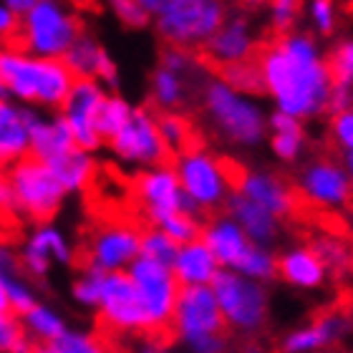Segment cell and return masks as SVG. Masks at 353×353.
<instances>
[{"instance_id":"6da1fadb","label":"cell","mask_w":353,"mask_h":353,"mask_svg":"<svg viewBox=\"0 0 353 353\" xmlns=\"http://www.w3.org/2000/svg\"><path fill=\"white\" fill-rule=\"evenodd\" d=\"M263 94L275 111L298 121L328 114L333 79L321 38L308 30H290L275 36L258 53Z\"/></svg>"},{"instance_id":"7a4b0ae2","label":"cell","mask_w":353,"mask_h":353,"mask_svg":"<svg viewBox=\"0 0 353 353\" xmlns=\"http://www.w3.org/2000/svg\"><path fill=\"white\" fill-rule=\"evenodd\" d=\"M199 106L210 132L232 149H258L268 141V111L258 96L240 94L222 81L220 74L207 76L199 88Z\"/></svg>"},{"instance_id":"3957f363","label":"cell","mask_w":353,"mask_h":353,"mask_svg":"<svg viewBox=\"0 0 353 353\" xmlns=\"http://www.w3.org/2000/svg\"><path fill=\"white\" fill-rule=\"evenodd\" d=\"M0 76L8 99L36 111H61L76 79L63 61L38 59L21 46L0 48Z\"/></svg>"},{"instance_id":"277c9868","label":"cell","mask_w":353,"mask_h":353,"mask_svg":"<svg viewBox=\"0 0 353 353\" xmlns=\"http://www.w3.org/2000/svg\"><path fill=\"white\" fill-rule=\"evenodd\" d=\"M172 167L176 172L187 205L199 217L225 212L230 194L235 192L237 167L202 144H192L190 149L179 152Z\"/></svg>"},{"instance_id":"5b68a950","label":"cell","mask_w":353,"mask_h":353,"mask_svg":"<svg viewBox=\"0 0 353 353\" xmlns=\"http://www.w3.org/2000/svg\"><path fill=\"white\" fill-rule=\"evenodd\" d=\"M170 336L187 353H228L230 331L212 288H182Z\"/></svg>"},{"instance_id":"8992f818","label":"cell","mask_w":353,"mask_h":353,"mask_svg":"<svg viewBox=\"0 0 353 353\" xmlns=\"http://www.w3.org/2000/svg\"><path fill=\"white\" fill-rule=\"evenodd\" d=\"M81 33V13L71 0H38L28 13L21 15V33L15 46L38 59L61 61Z\"/></svg>"},{"instance_id":"52a82bcc","label":"cell","mask_w":353,"mask_h":353,"mask_svg":"<svg viewBox=\"0 0 353 353\" xmlns=\"http://www.w3.org/2000/svg\"><path fill=\"white\" fill-rule=\"evenodd\" d=\"M8 192H10V212L30 225L53 222L61 212L68 192L53 174L48 164L26 157L6 172Z\"/></svg>"},{"instance_id":"ba28073f","label":"cell","mask_w":353,"mask_h":353,"mask_svg":"<svg viewBox=\"0 0 353 353\" xmlns=\"http://www.w3.org/2000/svg\"><path fill=\"white\" fill-rule=\"evenodd\" d=\"M228 15V0H167L152 26L167 46L202 51Z\"/></svg>"},{"instance_id":"9c48e42d","label":"cell","mask_w":353,"mask_h":353,"mask_svg":"<svg viewBox=\"0 0 353 353\" xmlns=\"http://www.w3.org/2000/svg\"><path fill=\"white\" fill-rule=\"evenodd\" d=\"M225 325L232 336L258 339L270 321V290L268 285L232 270H222L212 283Z\"/></svg>"},{"instance_id":"30bf717a","label":"cell","mask_w":353,"mask_h":353,"mask_svg":"<svg viewBox=\"0 0 353 353\" xmlns=\"http://www.w3.org/2000/svg\"><path fill=\"white\" fill-rule=\"evenodd\" d=\"M132 285L139 293V301L144 305L149 321V331H152V341H159L170 333L172 316L176 308V298H179V280L172 272V265L157 263L149 258H137V263L126 270Z\"/></svg>"},{"instance_id":"8fae6325","label":"cell","mask_w":353,"mask_h":353,"mask_svg":"<svg viewBox=\"0 0 353 353\" xmlns=\"http://www.w3.org/2000/svg\"><path fill=\"white\" fill-rule=\"evenodd\" d=\"M106 147L121 167L134 170L137 174L152 167L170 164L172 157L157 126V111L149 106H134L132 119L114 139L106 141Z\"/></svg>"},{"instance_id":"7c38bea8","label":"cell","mask_w":353,"mask_h":353,"mask_svg":"<svg viewBox=\"0 0 353 353\" xmlns=\"http://www.w3.org/2000/svg\"><path fill=\"white\" fill-rule=\"evenodd\" d=\"M293 187L301 205L321 212H341L353 205V179L346 167L331 157L308 159L295 174Z\"/></svg>"},{"instance_id":"4fadbf2b","label":"cell","mask_w":353,"mask_h":353,"mask_svg":"<svg viewBox=\"0 0 353 353\" xmlns=\"http://www.w3.org/2000/svg\"><path fill=\"white\" fill-rule=\"evenodd\" d=\"M96 318L111 336H132V339H152L144 305L137 288L126 272H114L103 280V293L96 308Z\"/></svg>"},{"instance_id":"5bb4252c","label":"cell","mask_w":353,"mask_h":353,"mask_svg":"<svg viewBox=\"0 0 353 353\" xmlns=\"http://www.w3.org/2000/svg\"><path fill=\"white\" fill-rule=\"evenodd\" d=\"M353 339V313L348 308H325L298 323L278 341V353H336Z\"/></svg>"},{"instance_id":"9a60e30c","label":"cell","mask_w":353,"mask_h":353,"mask_svg":"<svg viewBox=\"0 0 353 353\" xmlns=\"http://www.w3.org/2000/svg\"><path fill=\"white\" fill-rule=\"evenodd\" d=\"M141 232L132 222H103L88 235L86 248H83V265L114 275V272H126L141 255Z\"/></svg>"},{"instance_id":"2e32d148","label":"cell","mask_w":353,"mask_h":353,"mask_svg":"<svg viewBox=\"0 0 353 353\" xmlns=\"http://www.w3.org/2000/svg\"><path fill=\"white\" fill-rule=\"evenodd\" d=\"M74 260V243L56 222L33 225L23 237L21 248H18V268L30 280L48 278L53 265H71Z\"/></svg>"},{"instance_id":"e0dca14e","label":"cell","mask_w":353,"mask_h":353,"mask_svg":"<svg viewBox=\"0 0 353 353\" xmlns=\"http://www.w3.org/2000/svg\"><path fill=\"white\" fill-rule=\"evenodd\" d=\"M134 197H137V207L144 214V220L149 222V228H157L159 222H164L176 212H184V210L194 212L184 199L172 164L139 172L134 176Z\"/></svg>"},{"instance_id":"ac0fdd59","label":"cell","mask_w":353,"mask_h":353,"mask_svg":"<svg viewBox=\"0 0 353 353\" xmlns=\"http://www.w3.org/2000/svg\"><path fill=\"white\" fill-rule=\"evenodd\" d=\"M106 96H109V88L103 83L79 79L59 111L74 137L76 147L86 149L91 154L103 147V139L99 134V111H101Z\"/></svg>"},{"instance_id":"d6986e66","label":"cell","mask_w":353,"mask_h":353,"mask_svg":"<svg viewBox=\"0 0 353 353\" xmlns=\"http://www.w3.org/2000/svg\"><path fill=\"white\" fill-rule=\"evenodd\" d=\"M235 192L255 202L258 207H263V210H268L270 214H275L283 222L290 220L298 212V205H301L293 182L280 172L263 170V167L237 170Z\"/></svg>"},{"instance_id":"ffe728a7","label":"cell","mask_w":353,"mask_h":353,"mask_svg":"<svg viewBox=\"0 0 353 353\" xmlns=\"http://www.w3.org/2000/svg\"><path fill=\"white\" fill-rule=\"evenodd\" d=\"M260 48V30L255 28V23L248 15H228V21L217 28L202 51L210 66L225 71L245 61H255Z\"/></svg>"},{"instance_id":"44dd1931","label":"cell","mask_w":353,"mask_h":353,"mask_svg":"<svg viewBox=\"0 0 353 353\" xmlns=\"http://www.w3.org/2000/svg\"><path fill=\"white\" fill-rule=\"evenodd\" d=\"M199 240L212 250L222 270L232 272H240V268L250 258L252 248H255V243L245 235V230L228 212H217L212 217H207Z\"/></svg>"},{"instance_id":"7402d4cb","label":"cell","mask_w":353,"mask_h":353,"mask_svg":"<svg viewBox=\"0 0 353 353\" xmlns=\"http://www.w3.org/2000/svg\"><path fill=\"white\" fill-rule=\"evenodd\" d=\"M66 68L74 74V79H86V81H99L106 88L117 86L119 83V66L117 61L111 59V53L106 51V46L94 36L83 30L81 36L76 38V43L68 48V53L63 56Z\"/></svg>"},{"instance_id":"603a6c76","label":"cell","mask_w":353,"mask_h":353,"mask_svg":"<svg viewBox=\"0 0 353 353\" xmlns=\"http://www.w3.org/2000/svg\"><path fill=\"white\" fill-rule=\"evenodd\" d=\"M33 111L36 109H28L13 99L0 101V170L3 172L30 157Z\"/></svg>"},{"instance_id":"cb8c5ba5","label":"cell","mask_w":353,"mask_h":353,"mask_svg":"<svg viewBox=\"0 0 353 353\" xmlns=\"http://www.w3.org/2000/svg\"><path fill=\"white\" fill-rule=\"evenodd\" d=\"M278 278L301 293H313L321 290L331 275L313 245H290L278 255Z\"/></svg>"},{"instance_id":"d4e9b609","label":"cell","mask_w":353,"mask_h":353,"mask_svg":"<svg viewBox=\"0 0 353 353\" xmlns=\"http://www.w3.org/2000/svg\"><path fill=\"white\" fill-rule=\"evenodd\" d=\"M76 149V141L68 132L59 111H33L30 124V157L43 164H56Z\"/></svg>"},{"instance_id":"484cf974","label":"cell","mask_w":353,"mask_h":353,"mask_svg":"<svg viewBox=\"0 0 353 353\" xmlns=\"http://www.w3.org/2000/svg\"><path fill=\"white\" fill-rule=\"evenodd\" d=\"M225 212L232 217V220L245 230V235L250 237L252 243L260 245V248H275L283 237V225L285 222L278 220L275 214H270L268 210L258 207L255 202H250L248 197L232 192L225 205Z\"/></svg>"},{"instance_id":"4316f807","label":"cell","mask_w":353,"mask_h":353,"mask_svg":"<svg viewBox=\"0 0 353 353\" xmlns=\"http://www.w3.org/2000/svg\"><path fill=\"white\" fill-rule=\"evenodd\" d=\"M172 272L182 288H212L222 268L212 250L202 240H194V243L179 245L176 258L172 263Z\"/></svg>"},{"instance_id":"83f0119b","label":"cell","mask_w":353,"mask_h":353,"mask_svg":"<svg viewBox=\"0 0 353 353\" xmlns=\"http://www.w3.org/2000/svg\"><path fill=\"white\" fill-rule=\"evenodd\" d=\"M268 144L275 159H280L283 164H295L308 149L305 124L272 109L268 114Z\"/></svg>"},{"instance_id":"f1b7e54d","label":"cell","mask_w":353,"mask_h":353,"mask_svg":"<svg viewBox=\"0 0 353 353\" xmlns=\"http://www.w3.org/2000/svg\"><path fill=\"white\" fill-rule=\"evenodd\" d=\"M197 81L205 83L207 76L205 79L187 76L157 63V68L152 71V79H149V99H152L157 111H182L190 101L192 88Z\"/></svg>"},{"instance_id":"f546056e","label":"cell","mask_w":353,"mask_h":353,"mask_svg":"<svg viewBox=\"0 0 353 353\" xmlns=\"http://www.w3.org/2000/svg\"><path fill=\"white\" fill-rule=\"evenodd\" d=\"M18 321H21L26 336L33 341V346L53 343V341H59L68 331V321L63 318V313L43 301H38L33 308L26 310Z\"/></svg>"},{"instance_id":"4dcf8cb0","label":"cell","mask_w":353,"mask_h":353,"mask_svg":"<svg viewBox=\"0 0 353 353\" xmlns=\"http://www.w3.org/2000/svg\"><path fill=\"white\" fill-rule=\"evenodd\" d=\"M53 174L59 176V182L63 184V190L68 194H76V192L88 190L96 179V159L91 152L76 147L71 154H66L63 159H59L56 164H51Z\"/></svg>"},{"instance_id":"1f68e13d","label":"cell","mask_w":353,"mask_h":353,"mask_svg":"<svg viewBox=\"0 0 353 353\" xmlns=\"http://www.w3.org/2000/svg\"><path fill=\"white\" fill-rule=\"evenodd\" d=\"M157 126H159L164 147L170 149L172 157L190 149L192 144H197L194 141V126L182 111H157Z\"/></svg>"},{"instance_id":"d6a6232c","label":"cell","mask_w":353,"mask_h":353,"mask_svg":"<svg viewBox=\"0 0 353 353\" xmlns=\"http://www.w3.org/2000/svg\"><path fill=\"white\" fill-rule=\"evenodd\" d=\"M33 353H114L111 343L99 333L91 331H74L68 328L59 341L36 346Z\"/></svg>"},{"instance_id":"836d02e7","label":"cell","mask_w":353,"mask_h":353,"mask_svg":"<svg viewBox=\"0 0 353 353\" xmlns=\"http://www.w3.org/2000/svg\"><path fill=\"white\" fill-rule=\"evenodd\" d=\"M310 245L328 268V275L353 272V245L348 240H343L341 235H318Z\"/></svg>"},{"instance_id":"e575fe53","label":"cell","mask_w":353,"mask_h":353,"mask_svg":"<svg viewBox=\"0 0 353 353\" xmlns=\"http://www.w3.org/2000/svg\"><path fill=\"white\" fill-rule=\"evenodd\" d=\"M132 114H134V103L126 101L121 94L109 91L101 111H99V134H101L103 144L109 139H114V137L124 129L126 121L132 119Z\"/></svg>"},{"instance_id":"d590c367","label":"cell","mask_w":353,"mask_h":353,"mask_svg":"<svg viewBox=\"0 0 353 353\" xmlns=\"http://www.w3.org/2000/svg\"><path fill=\"white\" fill-rule=\"evenodd\" d=\"M103 280H106L103 272L94 270V268H86V265H83V270L76 275L74 285H71V295H74V301L79 303L83 310L96 313L99 301H101V293H103Z\"/></svg>"},{"instance_id":"8d00e7d4","label":"cell","mask_w":353,"mask_h":353,"mask_svg":"<svg viewBox=\"0 0 353 353\" xmlns=\"http://www.w3.org/2000/svg\"><path fill=\"white\" fill-rule=\"evenodd\" d=\"M202 225H205V222H202L199 214L184 210V212H176V214H172V217H167L164 222H159L157 228L162 230L172 243L187 245V243H194V240L202 237Z\"/></svg>"},{"instance_id":"74e56055","label":"cell","mask_w":353,"mask_h":353,"mask_svg":"<svg viewBox=\"0 0 353 353\" xmlns=\"http://www.w3.org/2000/svg\"><path fill=\"white\" fill-rule=\"evenodd\" d=\"M6 295H8V308L15 318H21L26 310H30L38 303L36 283L26 278L21 270L6 278Z\"/></svg>"},{"instance_id":"f35d334b","label":"cell","mask_w":353,"mask_h":353,"mask_svg":"<svg viewBox=\"0 0 353 353\" xmlns=\"http://www.w3.org/2000/svg\"><path fill=\"white\" fill-rule=\"evenodd\" d=\"M328 71L336 86L353 88V38H341L333 43V48L325 53Z\"/></svg>"},{"instance_id":"ab89813d","label":"cell","mask_w":353,"mask_h":353,"mask_svg":"<svg viewBox=\"0 0 353 353\" xmlns=\"http://www.w3.org/2000/svg\"><path fill=\"white\" fill-rule=\"evenodd\" d=\"M265 8H268V26L275 36H285L290 30H298L303 0H270Z\"/></svg>"},{"instance_id":"60d3db41","label":"cell","mask_w":353,"mask_h":353,"mask_svg":"<svg viewBox=\"0 0 353 353\" xmlns=\"http://www.w3.org/2000/svg\"><path fill=\"white\" fill-rule=\"evenodd\" d=\"M305 18L310 23L313 36L328 38L339 28V6H336V0H308Z\"/></svg>"},{"instance_id":"b9f144b4","label":"cell","mask_w":353,"mask_h":353,"mask_svg":"<svg viewBox=\"0 0 353 353\" xmlns=\"http://www.w3.org/2000/svg\"><path fill=\"white\" fill-rule=\"evenodd\" d=\"M220 79L228 81L240 94H248V96L263 94V79H260L258 61H245V63L225 68V71H220Z\"/></svg>"},{"instance_id":"7bdbcfd3","label":"cell","mask_w":353,"mask_h":353,"mask_svg":"<svg viewBox=\"0 0 353 353\" xmlns=\"http://www.w3.org/2000/svg\"><path fill=\"white\" fill-rule=\"evenodd\" d=\"M33 348L21 321L13 313H0V353H33Z\"/></svg>"},{"instance_id":"ee69618b","label":"cell","mask_w":353,"mask_h":353,"mask_svg":"<svg viewBox=\"0 0 353 353\" xmlns=\"http://www.w3.org/2000/svg\"><path fill=\"white\" fill-rule=\"evenodd\" d=\"M176 250H179V245L172 243L159 228H147L141 232V258L172 265L176 258Z\"/></svg>"},{"instance_id":"f6af8a7d","label":"cell","mask_w":353,"mask_h":353,"mask_svg":"<svg viewBox=\"0 0 353 353\" xmlns=\"http://www.w3.org/2000/svg\"><path fill=\"white\" fill-rule=\"evenodd\" d=\"M106 8H109V13L114 15L124 28L141 30V28H147V26H152V15H149L137 0H106Z\"/></svg>"},{"instance_id":"bcb514c9","label":"cell","mask_w":353,"mask_h":353,"mask_svg":"<svg viewBox=\"0 0 353 353\" xmlns=\"http://www.w3.org/2000/svg\"><path fill=\"white\" fill-rule=\"evenodd\" d=\"M328 137L331 144L339 149L341 154H353V106L341 114H333L328 121Z\"/></svg>"},{"instance_id":"7dc6e473","label":"cell","mask_w":353,"mask_h":353,"mask_svg":"<svg viewBox=\"0 0 353 353\" xmlns=\"http://www.w3.org/2000/svg\"><path fill=\"white\" fill-rule=\"evenodd\" d=\"M18 33H21V15L0 0V48L18 43Z\"/></svg>"},{"instance_id":"c3c4849f","label":"cell","mask_w":353,"mask_h":353,"mask_svg":"<svg viewBox=\"0 0 353 353\" xmlns=\"http://www.w3.org/2000/svg\"><path fill=\"white\" fill-rule=\"evenodd\" d=\"M353 106V88L346 86H336L333 83V91H331V101H328V114H341V111H346Z\"/></svg>"},{"instance_id":"681fc988","label":"cell","mask_w":353,"mask_h":353,"mask_svg":"<svg viewBox=\"0 0 353 353\" xmlns=\"http://www.w3.org/2000/svg\"><path fill=\"white\" fill-rule=\"evenodd\" d=\"M6 214H13V212H10V192H8V176H6V172L0 170V217H6Z\"/></svg>"},{"instance_id":"f907efd6","label":"cell","mask_w":353,"mask_h":353,"mask_svg":"<svg viewBox=\"0 0 353 353\" xmlns=\"http://www.w3.org/2000/svg\"><path fill=\"white\" fill-rule=\"evenodd\" d=\"M3 3H8V6H10L15 10V13L23 15V13H28V10L33 6H36L38 0H3Z\"/></svg>"},{"instance_id":"816d5d0a","label":"cell","mask_w":353,"mask_h":353,"mask_svg":"<svg viewBox=\"0 0 353 353\" xmlns=\"http://www.w3.org/2000/svg\"><path fill=\"white\" fill-rule=\"evenodd\" d=\"M137 3H139V6L144 8V10H147L152 18H154V15L159 13L164 6H167V0H137Z\"/></svg>"},{"instance_id":"f5cc1de1","label":"cell","mask_w":353,"mask_h":353,"mask_svg":"<svg viewBox=\"0 0 353 353\" xmlns=\"http://www.w3.org/2000/svg\"><path fill=\"white\" fill-rule=\"evenodd\" d=\"M0 313H10V308H8V295H6V275H0Z\"/></svg>"},{"instance_id":"db71d44e","label":"cell","mask_w":353,"mask_h":353,"mask_svg":"<svg viewBox=\"0 0 353 353\" xmlns=\"http://www.w3.org/2000/svg\"><path fill=\"white\" fill-rule=\"evenodd\" d=\"M243 3L248 8H265L268 3H270V0H243Z\"/></svg>"},{"instance_id":"11a10c76","label":"cell","mask_w":353,"mask_h":353,"mask_svg":"<svg viewBox=\"0 0 353 353\" xmlns=\"http://www.w3.org/2000/svg\"><path fill=\"white\" fill-rule=\"evenodd\" d=\"M8 99V88H6V81H3V76H0V101Z\"/></svg>"}]
</instances>
